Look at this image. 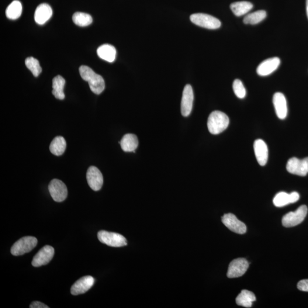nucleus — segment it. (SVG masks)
<instances>
[{
	"instance_id": "nucleus-10",
	"label": "nucleus",
	"mask_w": 308,
	"mask_h": 308,
	"mask_svg": "<svg viewBox=\"0 0 308 308\" xmlns=\"http://www.w3.org/2000/svg\"><path fill=\"white\" fill-rule=\"evenodd\" d=\"M249 262L246 259L238 258L234 260L228 267L227 277L229 278H239L247 272Z\"/></svg>"
},
{
	"instance_id": "nucleus-30",
	"label": "nucleus",
	"mask_w": 308,
	"mask_h": 308,
	"mask_svg": "<svg viewBox=\"0 0 308 308\" xmlns=\"http://www.w3.org/2000/svg\"><path fill=\"white\" fill-rule=\"evenodd\" d=\"M233 89L235 95L238 98L243 99L246 95V90L240 79H235L233 83Z\"/></svg>"
},
{
	"instance_id": "nucleus-26",
	"label": "nucleus",
	"mask_w": 308,
	"mask_h": 308,
	"mask_svg": "<svg viewBox=\"0 0 308 308\" xmlns=\"http://www.w3.org/2000/svg\"><path fill=\"white\" fill-rule=\"evenodd\" d=\"M23 7L22 3L18 0L13 1L7 7L6 16L10 20H16L22 15Z\"/></svg>"
},
{
	"instance_id": "nucleus-33",
	"label": "nucleus",
	"mask_w": 308,
	"mask_h": 308,
	"mask_svg": "<svg viewBox=\"0 0 308 308\" xmlns=\"http://www.w3.org/2000/svg\"><path fill=\"white\" fill-rule=\"evenodd\" d=\"M306 9H307V17L308 19V0H306Z\"/></svg>"
},
{
	"instance_id": "nucleus-1",
	"label": "nucleus",
	"mask_w": 308,
	"mask_h": 308,
	"mask_svg": "<svg viewBox=\"0 0 308 308\" xmlns=\"http://www.w3.org/2000/svg\"><path fill=\"white\" fill-rule=\"evenodd\" d=\"M79 71L82 78L89 83L92 92L97 95L101 94L105 88V81L102 76L95 73L87 66H81Z\"/></svg>"
},
{
	"instance_id": "nucleus-22",
	"label": "nucleus",
	"mask_w": 308,
	"mask_h": 308,
	"mask_svg": "<svg viewBox=\"0 0 308 308\" xmlns=\"http://www.w3.org/2000/svg\"><path fill=\"white\" fill-rule=\"evenodd\" d=\"M256 296L253 292L249 291L248 290H243L237 296L236 299V303L238 306L251 308L252 303L255 302Z\"/></svg>"
},
{
	"instance_id": "nucleus-9",
	"label": "nucleus",
	"mask_w": 308,
	"mask_h": 308,
	"mask_svg": "<svg viewBox=\"0 0 308 308\" xmlns=\"http://www.w3.org/2000/svg\"><path fill=\"white\" fill-rule=\"evenodd\" d=\"M224 226L235 233L244 234L247 232V226L244 223L237 219L233 213H227L221 218Z\"/></svg>"
},
{
	"instance_id": "nucleus-14",
	"label": "nucleus",
	"mask_w": 308,
	"mask_h": 308,
	"mask_svg": "<svg viewBox=\"0 0 308 308\" xmlns=\"http://www.w3.org/2000/svg\"><path fill=\"white\" fill-rule=\"evenodd\" d=\"M95 280L91 276L82 277L76 282L71 288V293L72 295H82L92 288L94 285Z\"/></svg>"
},
{
	"instance_id": "nucleus-28",
	"label": "nucleus",
	"mask_w": 308,
	"mask_h": 308,
	"mask_svg": "<svg viewBox=\"0 0 308 308\" xmlns=\"http://www.w3.org/2000/svg\"><path fill=\"white\" fill-rule=\"evenodd\" d=\"M72 21L76 25L82 27L89 26L93 23L92 16L82 12L75 13L72 16Z\"/></svg>"
},
{
	"instance_id": "nucleus-17",
	"label": "nucleus",
	"mask_w": 308,
	"mask_h": 308,
	"mask_svg": "<svg viewBox=\"0 0 308 308\" xmlns=\"http://www.w3.org/2000/svg\"><path fill=\"white\" fill-rule=\"evenodd\" d=\"M280 64L278 57H273L262 61L257 68V73L261 76H267L274 72Z\"/></svg>"
},
{
	"instance_id": "nucleus-5",
	"label": "nucleus",
	"mask_w": 308,
	"mask_h": 308,
	"mask_svg": "<svg viewBox=\"0 0 308 308\" xmlns=\"http://www.w3.org/2000/svg\"><path fill=\"white\" fill-rule=\"evenodd\" d=\"M98 240L102 243L112 247H121L127 245V240L122 235L100 231L98 233Z\"/></svg>"
},
{
	"instance_id": "nucleus-7",
	"label": "nucleus",
	"mask_w": 308,
	"mask_h": 308,
	"mask_svg": "<svg viewBox=\"0 0 308 308\" xmlns=\"http://www.w3.org/2000/svg\"><path fill=\"white\" fill-rule=\"evenodd\" d=\"M48 189L51 198L55 202H62L67 199L68 196L67 186L60 180L57 179L52 180Z\"/></svg>"
},
{
	"instance_id": "nucleus-2",
	"label": "nucleus",
	"mask_w": 308,
	"mask_h": 308,
	"mask_svg": "<svg viewBox=\"0 0 308 308\" xmlns=\"http://www.w3.org/2000/svg\"><path fill=\"white\" fill-rule=\"evenodd\" d=\"M229 123V118L226 114L220 111H214L208 118V129L212 134H219L227 129Z\"/></svg>"
},
{
	"instance_id": "nucleus-6",
	"label": "nucleus",
	"mask_w": 308,
	"mask_h": 308,
	"mask_svg": "<svg viewBox=\"0 0 308 308\" xmlns=\"http://www.w3.org/2000/svg\"><path fill=\"white\" fill-rule=\"evenodd\" d=\"M308 208L306 205L301 206L295 212H290L285 214L282 219L284 227L289 228L302 223L307 216Z\"/></svg>"
},
{
	"instance_id": "nucleus-20",
	"label": "nucleus",
	"mask_w": 308,
	"mask_h": 308,
	"mask_svg": "<svg viewBox=\"0 0 308 308\" xmlns=\"http://www.w3.org/2000/svg\"><path fill=\"white\" fill-rule=\"evenodd\" d=\"M121 148L124 152H136L139 144V141L136 135L127 134L124 135L122 139L119 142Z\"/></svg>"
},
{
	"instance_id": "nucleus-12",
	"label": "nucleus",
	"mask_w": 308,
	"mask_h": 308,
	"mask_svg": "<svg viewBox=\"0 0 308 308\" xmlns=\"http://www.w3.org/2000/svg\"><path fill=\"white\" fill-rule=\"evenodd\" d=\"M88 185L93 190L98 191L101 190L103 184V177L99 169L95 166L90 167L86 174Z\"/></svg>"
},
{
	"instance_id": "nucleus-4",
	"label": "nucleus",
	"mask_w": 308,
	"mask_h": 308,
	"mask_svg": "<svg viewBox=\"0 0 308 308\" xmlns=\"http://www.w3.org/2000/svg\"><path fill=\"white\" fill-rule=\"evenodd\" d=\"M190 20L195 25L207 29H216L221 26V22L219 20L207 14H193L190 16Z\"/></svg>"
},
{
	"instance_id": "nucleus-25",
	"label": "nucleus",
	"mask_w": 308,
	"mask_h": 308,
	"mask_svg": "<svg viewBox=\"0 0 308 308\" xmlns=\"http://www.w3.org/2000/svg\"><path fill=\"white\" fill-rule=\"evenodd\" d=\"M50 151L54 155L60 156L65 153L67 148V142L64 137L58 136L52 141L50 145Z\"/></svg>"
},
{
	"instance_id": "nucleus-19",
	"label": "nucleus",
	"mask_w": 308,
	"mask_h": 308,
	"mask_svg": "<svg viewBox=\"0 0 308 308\" xmlns=\"http://www.w3.org/2000/svg\"><path fill=\"white\" fill-rule=\"evenodd\" d=\"M52 15L53 10L50 6L47 3H41L37 6L34 13V20L39 25H44L51 18Z\"/></svg>"
},
{
	"instance_id": "nucleus-29",
	"label": "nucleus",
	"mask_w": 308,
	"mask_h": 308,
	"mask_svg": "<svg viewBox=\"0 0 308 308\" xmlns=\"http://www.w3.org/2000/svg\"><path fill=\"white\" fill-rule=\"evenodd\" d=\"M25 65L26 67L32 72L34 77H39L42 71V69L40 67L39 61L33 57H28L26 59Z\"/></svg>"
},
{
	"instance_id": "nucleus-3",
	"label": "nucleus",
	"mask_w": 308,
	"mask_h": 308,
	"mask_svg": "<svg viewBox=\"0 0 308 308\" xmlns=\"http://www.w3.org/2000/svg\"><path fill=\"white\" fill-rule=\"evenodd\" d=\"M38 240L35 237H25L17 241L11 248V254L13 256H22L33 250L36 247Z\"/></svg>"
},
{
	"instance_id": "nucleus-8",
	"label": "nucleus",
	"mask_w": 308,
	"mask_h": 308,
	"mask_svg": "<svg viewBox=\"0 0 308 308\" xmlns=\"http://www.w3.org/2000/svg\"><path fill=\"white\" fill-rule=\"evenodd\" d=\"M286 169L290 174L305 176L308 174V157L303 159L292 158L286 164Z\"/></svg>"
},
{
	"instance_id": "nucleus-32",
	"label": "nucleus",
	"mask_w": 308,
	"mask_h": 308,
	"mask_svg": "<svg viewBox=\"0 0 308 308\" xmlns=\"http://www.w3.org/2000/svg\"><path fill=\"white\" fill-rule=\"evenodd\" d=\"M30 308H49V307L40 302H34L30 305Z\"/></svg>"
},
{
	"instance_id": "nucleus-18",
	"label": "nucleus",
	"mask_w": 308,
	"mask_h": 308,
	"mask_svg": "<svg viewBox=\"0 0 308 308\" xmlns=\"http://www.w3.org/2000/svg\"><path fill=\"white\" fill-rule=\"evenodd\" d=\"M254 151L259 164L264 166L267 163L268 159V148L264 141L257 140L255 141Z\"/></svg>"
},
{
	"instance_id": "nucleus-13",
	"label": "nucleus",
	"mask_w": 308,
	"mask_h": 308,
	"mask_svg": "<svg viewBox=\"0 0 308 308\" xmlns=\"http://www.w3.org/2000/svg\"><path fill=\"white\" fill-rule=\"evenodd\" d=\"M193 99H194V95H193L192 86L187 85L183 90L181 102V113L183 117H188L191 114Z\"/></svg>"
},
{
	"instance_id": "nucleus-16",
	"label": "nucleus",
	"mask_w": 308,
	"mask_h": 308,
	"mask_svg": "<svg viewBox=\"0 0 308 308\" xmlns=\"http://www.w3.org/2000/svg\"><path fill=\"white\" fill-rule=\"evenodd\" d=\"M299 199L300 195L298 192H293L289 194L285 192H280L275 196L273 202L276 207H282L289 204L295 203L298 201Z\"/></svg>"
},
{
	"instance_id": "nucleus-21",
	"label": "nucleus",
	"mask_w": 308,
	"mask_h": 308,
	"mask_svg": "<svg viewBox=\"0 0 308 308\" xmlns=\"http://www.w3.org/2000/svg\"><path fill=\"white\" fill-rule=\"evenodd\" d=\"M97 54L99 58L109 62L115 61L117 55L116 48L109 44H104L97 49Z\"/></svg>"
},
{
	"instance_id": "nucleus-31",
	"label": "nucleus",
	"mask_w": 308,
	"mask_h": 308,
	"mask_svg": "<svg viewBox=\"0 0 308 308\" xmlns=\"http://www.w3.org/2000/svg\"><path fill=\"white\" fill-rule=\"evenodd\" d=\"M297 288L301 291L308 292V279L301 280L297 284Z\"/></svg>"
},
{
	"instance_id": "nucleus-11",
	"label": "nucleus",
	"mask_w": 308,
	"mask_h": 308,
	"mask_svg": "<svg viewBox=\"0 0 308 308\" xmlns=\"http://www.w3.org/2000/svg\"><path fill=\"white\" fill-rule=\"evenodd\" d=\"M54 255V249L50 245H46L34 256L32 264L34 267L46 265L51 261Z\"/></svg>"
},
{
	"instance_id": "nucleus-23",
	"label": "nucleus",
	"mask_w": 308,
	"mask_h": 308,
	"mask_svg": "<svg viewBox=\"0 0 308 308\" xmlns=\"http://www.w3.org/2000/svg\"><path fill=\"white\" fill-rule=\"evenodd\" d=\"M65 84V79L61 75H57L53 78L52 94L54 95L55 98L60 100H63L65 98L64 89Z\"/></svg>"
},
{
	"instance_id": "nucleus-15",
	"label": "nucleus",
	"mask_w": 308,
	"mask_h": 308,
	"mask_svg": "<svg viewBox=\"0 0 308 308\" xmlns=\"http://www.w3.org/2000/svg\"><path fill=\"white\" fill-rule=\"evenodd\" d=\"M277 116L280 119H284L288 114V107L285 96L282 93H276L273 97Z\"/></svg>"
},
{
	"instance_id": "nucleus-24",
	"label": "nucleus",
	"mask_w": 308,
	"mask_h": 308,
	"mask_svg": "<svg viewBox=\"0 0 308 308\" xmlns=\"http://www.w3.org/2000/svg\"><path fill=\"white\" fill-rule=\"evenodd\" d=\"M230 8L235 16L240 17L250 12L253 8V5L248 1L235 2L231 3Z\"/></svg>"
},
{
	"instance_id": "nucleus-27",
	"label": "nucleus",
	"mask_w": 308,
	"mask_h": 308,
	"mask_svg": "<svg viewBox=\"0 0 308 308\" xmlns=\"http://www.w3.org/2000/svg\"><path fill=\"white\" fill-rule=\"evenodd\" d=\"M266 17V13L265 10H258L248 14L244 18L243 22L245 24H251V25H255L261 23L264 20Z\"/></svg>"
}]
</instances>
